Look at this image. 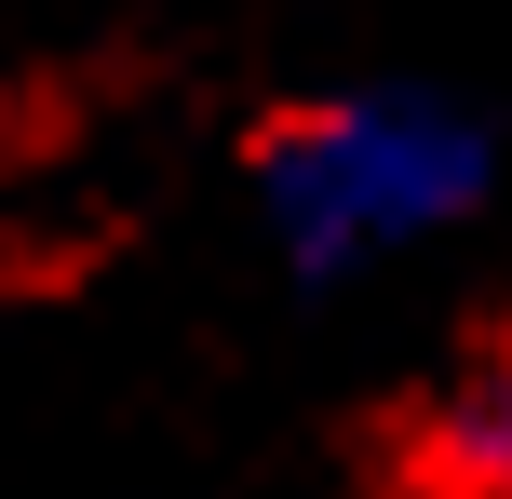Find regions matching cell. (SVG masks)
<instances>
[{"label":"cell","instance_id":"obj_1","mask_svg":"<svg viewBox=\"0 0 512 499\" xmlns=\"http://www.w3.org/2000/svg\"><path fill=\"white\" fill-rule=\"evenodd\" d=\"M243 176H256V230L297 284H364L486 216L499 122L445 81H337V95L270 108Z\"/></svg>","mask_w":512,"mask_h":499},{"label":"cell","instance_id":"obj_2","mask_svg":"<svg viewBox=\"0 0 512 499\" xmlns=\"http://www.w3.org/2000/svg\"><path fill=\"white\" fill-rule=\"evenodd\" d=\"M405 459H418V486H432V499H512V351L459 365L432 405H418Z\"/></svg>","mask_w":512,"mask_h":499}]
</instances>
